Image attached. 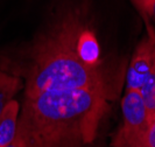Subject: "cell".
<instances>
[{
  "mask_svg": "<svg viewBox=\"0 0 155 147\" xmlns=\"http://www.w3.org/2000/svg\"><path fill=\"white\" fill-rule=\"evenodd\" d=\"M6 147H25L23 146V144H22V141L19 139L18 137H15V139L13 140L9 145H7Z\"/></svg>",
  "mask_w": 155,
  "mask_h": 147,
  "instance_id": "30bf717a",
  "label": "cell"
},
{
  "mask_svg": "<svg viewBox=\"0 0 155 147\" xmlns=\"http://www.w3.org/2000/svg\"><path fill=\"white\" fill-rule=\"evenodd\" d=\"M135 7L139 9L140 12L143 14L145 18L152 16L153 8L155 5V0H132Z\"/></svg>",
  "mask_w": 155,
  "mask_h": 147,
  "instance_id": "9c48e42d",
  "label": "cell"
},
{
  "mask_svg": "<svg viewBox=\"0 0 155 147\" xmlns=\"http://www.w3.org/2000/svg\"><path fill=\"white\" fill-rule=\"evenodd\" d=\"M121 110L123 125L113 139L112 147H138L149 126L147 109L139 90L126 89Z\"/></svg>",
  "mask_w": 155,
  "mask_h": 147,
  "instance_id": "3957f363",
  "label": "cell"
},
{
  "mask_svg": "<svg viewBox=\"0 0 155 147\" xmlns=\"http://www.w3.org/2000/svg\"><path fill=\"white\" fill-rule=\"evenodd\" d=\"M138 147H155V116L148 126L147 132L145 133Z\"/></svg>",
  "mask_w": 155,
  "mask_h": 147,
  "instance_id": "ba28073f",
  "label": "cell"
},
{
  "mask_svg": "<svg viewBox=\"0 0 155 147\" xmlns=\"http://www.w3.org/2000/svg\"><path fill=\"white\" fill-rule=\"evenodd\" d=\"M85 23L81 14H70L45 32L26 50L20 57V71L16 75L25 78V96L90 90L113 98V85L105 68L91 67L81 56L78 38Z\"/></svg>",
  "mask_w": 155,
  "mask_h": 147,
  "instance_id": "7a4b0ae2",
  "label": "cell"
},
{
  "mask_svg": "<svg viewBox=\"0 0 155 147\" xmlns=\"http://www.w3.org/2000/svg\"><path fill=\"white\" fill-rule=\"evenodd\" d=\"M150 18H153L155 20V5H154V8H153V13H152V16Z\"/></svg>",
  "mask_w": 155,
  "mask_h": 147,
  "instance_id": "8fae6325",
  "label": "cell"
},
{
  "mask_svg": "<svg viewBox=\"0 0 155 147\" xmlns=\"http://www.w3.org/2000/svg\"><path fill=\"white\" fill-rule=\"evenodd\" d=\"M139 91L147 109L149 124H150L152 119L155 116V61Z\"/></svg>",
  "mask_w": 155,
  "mask_h": 147,
  "instance_id": "52a82bcc",
  "label": "cell"
},
{
  "mask_svg": "<svg viewBox=\"0 0 155 147\" xmlns=\"http://www.w3.org/2000/svg\"><path fill=\"white\" fill-rule=\"evenodd\" d=\"M110 97L97 91H49L23 97L16 134L25 147H86L110 112Z\"/></svg>",
  "mask_w": 155,
  "mask_h": 147,
  "instance_id": "6da1fadb",
  "label": "cell"
},
{
  "mask_svg": "<svg viewBox=\"0 0 155 147\" xmlns=\"http://www.w3.org/2000/svg\"><path fill=\"white\" fill-rule=\"evenodd\" d=\"M155 61V32L148 25V33L137 46L127 70V89L140 90Z\"/></svg>",
  "mask_w": 155,
  "mask_h": 147,
  "instance_id": "277c9868",
  "label": "cell"
},
{
  "mask_svg": "<svg viewBox=\"0 0 155 147\" xmlns=\"http://www.w3.org/2000/svg\"><path fill=\"white\" fill-rule=\"evenodd\" d=\"M23 86L22 79L0 68V115L11 99Z\"/></svg>",
  "mask_w": 155,
  "mask_h": 147,
  "instance_id": "8992f818",
  "label": "cell"
},
{
  "mask_svg": "<svg viewBox=\"0 0 155 147\" xmlns=\"http://www.w3.org/2000/svg\"><path fill=\"white\" fill-rule=\"evenodd\" d=\"M20 105L11 99L0 115V147H6L15 139Z\"/></svg>",
  "mask_w": 155,
  "mask_h": 147,
  "instance_id": "5b68a950",
  "label": "cell"
}]
</instances>
